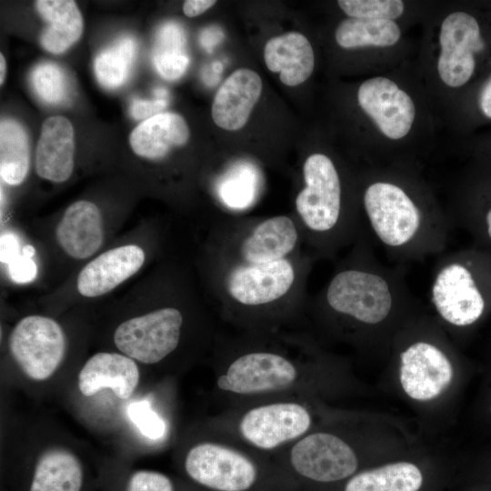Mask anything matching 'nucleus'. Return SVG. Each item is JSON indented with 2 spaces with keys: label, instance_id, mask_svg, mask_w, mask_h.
<instances>
[{
  "label": "nucleus",
  "instance_id": "393cba45",
  "mask_svg": "<svg viewBox=\"0 0 491 491\" xmlns=\"http://www.w3.org/2000/svg\"><path fill=\"white\" fill-rule=\"evenodd\" d=\"M420 469L410 462H395L356 473L346 480L343 491H418Z\"/></svg>",
  "mask_w": 491,
  "mask_h": 491
},
{
  "label": "nucleus",
  "instance_id": "f8f14e48",
  "mask_svg": "<svg viewBox=\"0 0 491 491\" xmlns=\"http://www.w3.org/2000/svg\"><path fill=\"white\" fill-rule=\"evenodd\" d=\"M94 483L80 456L59 444L37 452L7 478L9 491H93Z\"/></svg>",
  "mask_w": 491,
  "mask_h": 491
},
{
  "label": "nucleus",
  "instance_id": "c85d7f7f",
  "mask_svg": "<svg viewBox=\"0 0 491 491\" xmlns=\"http://www.w3.org/2000/svg\"><path fill=\"white\" fill-rule=\"evenodd\" d=\"M136 52L134 38L124 36L96 56L94 70L99 84L115 89L125 83L132 69Z\"/></svg>",
  "mask_w": 491,
  "mask_h": 491
},
{
  "label": "nucleus",
  "instance_id": "4be33fe9",
  "mask_svg": "<svg viewBox=\"0 0 491 491\" xmlns=\"http://www.w3.org/2000/svg\"><path fill=\"white\" fill-rule=\"evenodd\" d=\"M189 138L185 119L175 113H160L141 122L130 134L129 143L137 155L161 160L173 147L182 146Z\"/></svg>",
  "mask_w": 491,
  "mask_h": 491
},
{
  "label": "nucleus",
  "instance_id": "f03ea898",
  "mask_svg": "<svg viewBox=\"0 0 491 491\" xmlns=\"http://www.w3.org/2000/svg\"><path fill=\"white\" fill-rule=\"evenodd\" d=\"M215 390L233 406L306 396L325 356L297 327L217 335L212 349Z\"/></svg>",
  "mask_w": 491,
  "mask_h": 491
},
{
  "label": "nucleus",
  "instance_id": "4468645a",
  "mask_svg": "<svg viewBox=\"0 0 491 491\" xmlns=\"http://www.w3.org/2000/svg\"><path fill=\"white\" fill-rule=\"evenodd\" d=\"M439 43L441 80L451 87L465 85L474 73L475 53L483 46L477 21L465 12L451 13L441 25Z\"/></svg>",
  "mask_w": 491,
  "mask_h": 491
},
{
  "label": "nucleus",
  "instance_id": "c9c22d12",
  "mask_svg": "<svg viewBox=\"0 0 491 491\" xmlns=\"http://www.w3.org/2000/svg\"><path fill=\"white\" fill-rule=\"evenodd\" d=\"M479 105L484 115L491 118V78L480 93Z\"/></svg>",
  "mask_w": 491,
  "mask_h": 491
},
{
  "label": "nucleus",
  "instance_id": "39448f33",
  "mask_svg": "<svg viewBox=\"0 0 491 491\" xmlns=\"http://www.w3.org/2000/svg\"><path fill=\"white\" fill-rule=\"evenodd\" d=\"M361 209L363 233L396 265L422 262L446 251L453 229L449 215L419 204L400 185L370 183Z\"/></svg>",
  "mask_w": 491,
  "mask_h": 491
},
{
  "label": "nucleus",
  "instance_id": "6e6552de",
  "mask_svg": "<svg viewBox=\"0 0 491 491\" xmlns=\"http://www.w3.org/2000/svg\"><path fill=\"white\" fill-rule=\"evenodd\" d=\"M305 396L270 398L235 406L215 418L211 431L274 456L314 429Z\"/></svg>",
  "mask_w": 491,
  "mask_h": 491
},
{
  "label": "nucleus",
  "instance_id": "7c9ffc66",
  "mask_svg": "<svg viewBox=\"0 0 491 491\" xmlns=\"http://www.w3.org/2000/svg\"><path fill=\"white\" fill-rule=\"evenodd\" d=\"M117 491H198L185 479L152 469L130 471L123 479Z\"/></svg>",
  "mask_w": 491,
  "mask_h": 491
},
{
  "label": "nucleus",
  "instance_id": "423d86ee",
  "mask_svg": "<svg viewBox=\"0 0 491 491\" xmlns=\"http://www.w3.org/2000/svg\"><path fill=\"white\" fill-rule=\"evenodd\" d=\"M302 175L292 215L314 260L334 261L363 233L360 212L345 204L339 171L326 155L307 156Z\"/></svg>",
  "mask_w": 491,
  "mask_h": 491
},
{
  "label": "nucleus",
  "instance_id": "a211bd4d",
  "mask_svg": "<svg viewBox=\"0 0 491 491\" xmlns=\"http://www.w3.org/2000/svg\"><path fill=\"white\" fill-rule=\"evenodd\" d=\"M140 382L136 361L120 352H97L83 365L77 376V387L85 396H92L105 388L122 400L129 399Z\"/></svg>",
  "mask_w": 491,
  "mask_h": 491
},
{
  "label": "nucleus",
  "instance_id": "f3484780",
  "mask_svg": "<svg viewBox=\"0 0 491 491\" xmlns=\"http://www.w3.org/2000/svg\"><path fill=\"white\" fill-rule=\"evenodd\" d=\"M108 224L97 205L78 200L67 206L56 223L55 240L70 258L86 260L104 246Z\"/></svg>",
  "mask_w": 491,
  "mask_h": 491
},
{
  "label": "nucleus",
  "instance_id": "2eb2a0df",
  "mask_svg": "<svg viewBox=\"0 0 491 491\" xmlns=\"http://www.w3.org/2000/svg\"><path fill=\"white\" fill-rule=\"evenodd\" d=\"M357 99L361 108L388 138L400 139L409 133L415 105L395 82L383 76L370 78L359 86Z\"/></svg>",
  "mask_w": 491,
  "mask_h": 491
},
{
  "label": "nucleus",
  "instance_id": "7ed1b4c3",
  "mask_svg": "<svg viewBox=\"0 0 491 491\" xmlns=\"http://www.w3.org/2000/svg\"><path fill=\"white\" fill-rule=\"evenodd\" d=\"M405 266L383 264L362 233L336 261L325 285L309 296L306 316L345 336L385 325L396 314L419 306Z\"/></svg>",
  "mask_w": 491,
  "mask_h": 491
},
{
  "label": "nucleus",
  "instance_id": "6ab92c4d",
  "mask_svg": "<svg viewBox=\"0 0 491 491\" xmlns=\"http://www.w3.org/2000/svg\"><path fill=\"white\" fill-rule=\"evenodd\" d=\"M262 80L248 68L234 71L216 92L212 105V117L219 127L235 131L242 128L259 100Z\"/></svg>",
  "mask_w": 491,
  "mask_h": 491
},
{
  "label": "nucleus",
  "instance_id": "ddd939ff",
  "mask_svg": "<svg viewBox=\"0 0 491 491\" xmlns=\"http://www.w3.org/2000/svg\"><path fill=\"white\" fill-rule=\"evenodd\" d=\"M398 358L402 388L414 400H432L452 382V362L444 349L431 340H413L399 352Z\"/></svg>",
  "mask_w": 491,
  "mask_h": 491
},
{
  "label": "nucleus",
  "instance_id": "20e7f679",
  "mask_svg": "<svg viewBox=\"0 0 491 491\" xmlns=\"http://www.w3.org/2000/svg\"><path fill=\"white\" fill-rule=\"evenodd\" d=\"M148 308L121 321L113 343L137 363L156 366L201 350L212 352L218 333L200 295L175 266L155 279Z\"/></svg>",
  "mask_w": 491,
  "mask_h": 491
},
{
  "label": "nucleus",
  "instance_id": "9d476101",
  "mask_svg": "<svg viewBox=\"0 0 491 491\" xmlns=\"http://www.w3.org/2000/svg\"><path fill=\"white\" fill-rule=\"evenodd\" d=\"M436 259L428 292L435 313L450 326L474 325L485 313L486 300L472 260L459 251H445Z\"/></svg>",
  "mask_w": 491,
  "mask_h": 491
},
{
  "label": "nucleus",
  "instance_id": "aec40b11",
  "mask_svg": "<svg viewBox=\"0 0 491 491\" xmlns=\"http://www.w3.org/2000/svg\"><path fill=\"white\" fill-rule=\"evenodd\" d=\"M74 129L61 115L51 116L42 125L35 157V172L43 179L63 183L75 165Z\"/></svg>",
  "mask_w": 491,
  "mask_h": 491
},
{
  "label": "nucleus",
  "instance_id": "f257e3e1",
  "mask_svg": "<svg viewBox=\"0 0 491 491\" xmlns=\"http://www.w3.org/2000/svg\"><path fill=\"white\" fill-rule=\"evenodd\" d=\"M316 261L293 215H227L202 245L199 272L218 316L237 331L297 327Z\"/></svg>",
  "mask_w": 491,
  "mask_h": 491
},
{
  "label": "nucleus",
  "instance_id": "72a5a7b5",
  "mask_svg": "<svg viewBox=\"0 0 491 491\" xmlns=\"http://www.w3.org/2000/svg\"><path fill=\"white\" fill-rule=\"evenodd\" d=\"M154 100L134 98L130 105V115L136 120H146L160 114L166 106V92L164 89L156 90Z\"/></svg>",
  "mask_w": 491,
  "mask_h": 491
},
{
  "label": "nucleus",
  "instance_id": "412c9836",
  "mask_svg": "<svg viewBox=\"0 0 491 491\" xmlns=\"http://www.w3.org/2000/svg\"><path fill=\"white\" fill-rule=\"evenodd\" d=\"M264 57L268 69L280 73V80L288 86L302 84L314 70L312 45L298 32H289L271 38L266 44Z\"/></svg>",
  "mask_w": 491,
  "mask_h": 491
},
{
  "label": "nucleus",
  "instance_id": "bb28decb",
  "mask_svg": "<svg viewBox=\"0 0 491 491\" xmlns=\"http://www.w3.org/2000/svg\"><path fill=\"white\" fill-rule=\"evenodd\" d=\"M401 32L393 20L347 18L336 30V43L343 48L367 45L390 46L400 38Z\"/></svg>",
  "mask_w": 491,
  "mask_h": 491
},
{
  "label": "nucleus",
  "instance_id": "f704fd0d",
  "mask_svg": "<svg viewBox=\"0 0 491 491\" xmlns=\"http://www.w3.org/2000/svg\"><path fill=\"white\" fill-rule=\"evenodd\" d=\"M215 3L214 0H187L184 3L183 11L186 16L194 17L203 14Z\"/></svg>",
  "mask_w": 491,
  "mask_h": 491
},
{
  "label": "nucleus",
  "instance_id": "c756f323",
  "mask_svg": "<svg viewBox=\"0 0 491 491\" xmlns=\"http://www.w3.org/2000/svg\"><path fill=\"white\" fill-rule=\"evenodd\" d=\"M31 83L37 96L49 105H62L69 100V77L62 67L51 62L37 65L32 71Z\"/></svg>",
  "mask_w": 491,
  "mask_h": 491
},
{
  "label": "nucleus",
  "instance_id": "cd10ccee",
  "mask_svg": "<svg viewBox=\"0 0 491 491\" xmlns=\"http://www.w3.org/2000/svg\"><path fill=\"white\" fill-rule=\"evenodd\" d=\"M185 34L175 23L163 25L155 35L153 60L157 72L167 80L181 77L189 64Z\"/></svg>",
  "mask_w": 491,
  "mask_h": 491
},
{
  "label": "nucleus",
  "instance_id": "473e14b6",
  "mask_svg": "<svg viewBox=\"0 0 491 491\" xmlns=\"http://www.w3.org/2000/svg\"><path fill=\"white\" fill-rule=\"evenodd\" d=\"M127 415L145 437L156 440L165 435V424L160 416L154 411L149 401L132 402L128 406Z\"/></svg>",
  "mask_w": 491,
  "mask_h": 491
},
{
  "label": "nucleus",
  "instance_id": "5701e85b",
  "mask_svg": "<svg viewBox=\"0 0 491 491\" xmlns=\"http://www.w3.org/2000/svg\"><path fill=\"white\" fill-rule=\"evenodd\" d=\"M215 196L221 207L232 216H240L258 201L263 176L258 167L247 161L229 165L214 185Z\"/></svg>",
  "mask_w": 491,
  "mask_h": 491
},
{
  "label": "nucleus",
  "instance_id": "4c0bfd02",
  "mask_svg": "<svg viewBox=\"0 0 491 491\" xmlns=\"http://www.w3.org/2000/svg\"><path fill=\"white\" fill-rule=\"evenodd\" d=\"M6 65L3 54H0V85H2L5 77Z\"/></svg>",
  "mask_w": 491,
  "mask_h": 491
},
{
  "label": "nucleus",
  "instance_id": "9b49d317",
  "mask_svg": "<svg viewBox=\"0 0 491 491\" xmlns=\"http://www.w3.org/2000/svg\"><path fill=\"white\" fill-rule=\"evenodd\" d=\"M8 352L20 372L36 383L50 379L62 366L67 337L61 324L48 316L22 317L10 331Z\"/></svg>",
  "mask_w": 491,
  "mask_h": 491
},
{
  "label": "nucleus",
  "instance_id": "1a4fd4ad",
  "mask_svg": "<svg viewBox=\"0 0 491 491\" xmlns=\"http://www.w3.org/2000/svg\"><path fill=\"white\" fill-rule=\"evenodd\" d=\"M272 457L301 491L346 481L357 473L359 465L350 443L326 430L313 429Z\"/></svg>",
  "mask_w": 491,
  "mask_h": 491
},
{
  "label": "nucleus",
  "instance_id": "a878e982",
  "mask_svg": "<svg viewBox=\"0 0 491 491\" xmlns=\"http://www.w3.org/2000/svg\"><path fill=\"white\" fill-rule=\"evenodd\" d=\"M30 166L28 135L24 126L11 118L0 124V176L8 185H18Z\"/></svg>",
  "mask_w": 491,
  "mask_h": 491
},
{
  "label": "nucleus",
  "instance_id": "dca6fc26",
  "mask_svg": "<svg viewBox=\"0 0 491 491\" xmlns=\"http://www.w3.org/2000/svg\"><path fill=\"white\" fill-rule=\"evenodd\" d=\"M145 261V250L136 244L109 248L88 261L79 271L75 290L85 298L106 295L135 276Z\"/></svg>",
  "mask_w": 491,
  "mask_h": 491
},
{
  "label": "nucleus",
  "instance_id": "2f4dec72",
  "mask_svg": "<svg viewBox=\"0 0 491 491\" xmlns=\"http://www.w3.org/2000/svg\"><path fill=\"white\" fill-rule=\"evenodd\" d=\"M341 9L350 17L394 20L404 12L400 0H340Z\"/></svg>",
  "mask_w": 491,
  "mask_h": 491
},
{
  "label": "nucleus",
  "instance_id": "e433bc0d",
  "mask_svg": "<svg viewBox=\"0 0 491 491\" xmlns=\"http://www.w3.org/2000/svg\"><path fill=\"white\" fill-rule=\"evenodd\" d=\"M485 226L486 235L491 241V207L486 211L485 215Z\"/></svg>",
  "mask_w": 491,
  "mask_h": 491
},
{
  "label": "nucleus",
  "instance_id": "0eeeda50",
  "mask_svg": "<svg viewBox=\"0 0 491 491\" xmlns=\"http://www.w3.org/2000/svg\"><path fill=\"white\" fill-rule=\"evenodd\" d=\"M178 466L198 491H301L272 456L214 431L188 446Z\"/></svg>",
  "mask_w": 491,
  "mask_h": 491
},
{
  "label": "nucleus",
  "instance_id": "b1692460",
  "mask_svg": "<svg viewBox=\"0 0 491 491\" xmlns=\"http://www.w3.org/2000/svg\"><path fill=\"white\" fill-rule=\"evenodd\" d=\"M36 9L47 23L40 36L42 46L52 54H61L80 38L82 15L72 0H38Z\"/></svg>",
  "mask_w": 491,
  "mask_h": 491
}]
</instances>
